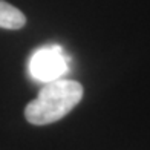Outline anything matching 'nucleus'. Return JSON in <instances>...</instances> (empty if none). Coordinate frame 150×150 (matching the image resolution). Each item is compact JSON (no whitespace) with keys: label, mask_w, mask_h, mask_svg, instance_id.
<instances>
[{"label":"nucleus","mask_w":150,"mask_h":150,"mask_svg":"<svg viewBox=\"0 0 150 150\" xmlns=\"http://www.w3.org/2000/svg\"><path fill=\"white\" fill-rule=\"evenodd\" d=\"M28 71L35 81H55L63 78L69 71V57L58 45L43 46L31 55Z\"/></svg>","instance_id":"2"},{"label":"nucleus","mask_w":150,"mask_h":150,"mask_svg":"<svg viewBox=\"0 0 150 150\" xmlns=\"http://www.w3.org/2000/svg\"><path fill=\"white\" fill-rule=\"evenodd\" d=\"M83 98V86L75 80L60 78L45 83L35 100L25 107L31 124L45 126L66 117Z\"/></svg>","instance_id":"1"},{"label":"nucleus","mask_w":150,"mask_h":150,"mask_svg":"<svg viewBox=\"0 0 150 150\" xmlns=\"http://www.w3.org/2000/svg\"><path fill=\"white\" fill-rule=\"evenodd\" d=\"M26 23V17L20 9L0 0V28L3 29H20Z\"/></svg>","instance_id":"3"}]
</instances>
